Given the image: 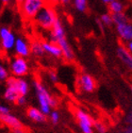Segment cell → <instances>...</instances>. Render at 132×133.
Returning a JSON list of instances; mask_svg holds the SVG:
<instances>
[{"label": "cell", "mask_w": 132, "mask_h": 133, "mask_svg": "<svg viewBox=\"0 0 132 133\" xmlns=\"http://www.w3.org/2000/svg\"><path fill=\"white\" fill-rule=\"evenodd\" d=\"M116 55L127 69L132 71V54L124 45H119L117 47Z\"/></svg>", "instance_id": "cell-14"}, {"label": "cell", "mask_w": 132, "mask_h": 133, "mask_svg": "<svg viewBox=\"0 0 132 133\" xmlns=\"http://www.w3.org/2000/svg\"><path fill=\"white\" fill-rule=\"evenodd\" d=\"M28 103V99H27V96H24V95H19V97L16 100L15 104L17 106H20V107H23V106L27 105Z\"/></svg>", "instance_id": "cell-26"}, {"label": "cell", "mask_w": 132, "mask_h": 133, "mask_svg": "<svg viewBox=\"0 0 132 133\" xmlns=\"http://www.w3.org/2000/svg\"><path fill=\"white\" fill-rule=\"evenodd\" d=\"M30 44V53L35 58H43L45 53L43 47V42L38 39H34L29 43Z\"/></svg>", "instance_id": "cell-16"}, {"label": "cell", "mask_w": 132, "mask_h": 133, "mask_svg": "<svg viewBox=\"0 0 132 133\" xmlns=\"http://www.w3.org/2000/svg\"><path fill=\"white\" fill-rule=\"evenodd\" d=\"M32 86L35 92L37 101H38L39 109L45 115L48 116L52 110L56 109L57 106L58 105V100L51 95L47 88L44 86V84L39 79L33 80Z\"/></svg>", "instance_id": "cell-1"}, {"label": "cell", "mask_w": 132, "mask_h": 133, "mask_svg": "<svg viewBox=\"0 0 132 133\" xmlns=\"http://www.w3.org/2000/svg\"><path fill=\"white\" fill-rule=\"evenodd\" d=\"M10 77V74L9 69L0 62V81H7Z\"/></svg>", "instance_id": "cell-22"}, {"label": "cell", "mask_w": 132, "mask_h": 133, "mask_svg": "<svg viewBox=\"0 0 132 133\" xmlns=\"http://www.w3.org/2000/svg\"><path fill=\"white\" fill-rule=\"evenodd\" d=\"M130 92H131V95H132V85L130 86Z\"/></svg>", "instance_id": "cell-36"}, {"label": "cell", "mask_w": 132, "mask_h": 133, "mask_svg": "<svg viewBox=\"0 0 132 133\" xmlns=\"http://www.w3.org/2000/svg\"><path fill=\"white\" fill-rule=\"evenodd\" d=\"M72 3L78 12H85L88 9V0H72Z\"/></svg>", "instance_id": "cell-20"}, {"label": "cell", "mask_w": 132, "mask_h": 133, "mask_svg": "<svg viewBox=\"0 0 132 133\" xmlns=\"http://www.w3.org/2000/svg\"><path fill=\"white\" fill-rule=\"evenodd\" d=\"M43 47L45 55H48V56L56 58V59L62 58V52H61V47L56 43L50 42L48 40L47 41H43Z\"/></svg>", "instance_id": "cell-15"}, {"label": "cell", "mask_w": 132, "mask_h": 133, "mask_svg": "<svg viewBox=\"0 0 132 133\" xmlns=\"http://www.w3.org/2000/svg\"><path fill=\"white\" fill-rule=\"evenodd\" d=\"M111 1H113V0H102V2L105 3V4H109Z\"/></svg>", "instance_id": "cell-35"}, {"label": "cell", "mask_w": 132, "mask_h": 133, "mask_svg": "<svg viewBox=\"0 0 132 133\" xmlns=\"http://www.w3.org/2000/svg\"><path fill=\"white\" fill-rule=\"evenodd\" d=\"M45 1H46V2H48V0H45Z\"/></svg>", "instance_id": "cell-37"}, {"label": "cell", "mask_w": 132, "mask_h": 133, "mask_svg": "<svg viewBox=\"0 0 132 133\" xmlns=\"http://www.w3.org/2000/svg\"><path fill=\"white\" fill-rule=\"evenodd\" d=\"M17 37L7 26L0 28V48L3 51L10 52L13 50Z\"/></svg>", "instance_id": "cell-6"}, {"label": "cell", "mask_w": 132, "mask_h": 133, "mask_svg": "<svg viewBox=\"0 0 132 133\" xmlns=\"http://www.w3.org/2000/svg\"><path fill=\"white\" fill-rule=\"evenodd\" d=\"M116 28V32L119 36V38L122 40L124 43H128L132 41V23L131 22H127V23L121 24L115 26Z\"/></svg>", "instance_id": "cell-11"}, {"label": "cell", "mask_w": 132, "mask_h": 133, "mask_svg": "<svg viewBox=\"0 0 132 133\" xmlns=\"http://www.w3.org/2000/svg\"><path fill=\"white\" fill-rule=\"evenodd\" d=\"M27 116L30 121L37 124L45 123L47 121V115L42 111L40 109L36 107H28L27 109Z\"/></svg>", "instance_id": "cell-13"}, {"label": "cell", "mask_w": 132, "mask_h": 133, "mask_svg": "<svg viewBox=\"0 0 132 133\" xmlns=\"http://www.w3.org/2000/svg\"><path fill=\"white\" fill-rule=\"evenodd\" d=\"M47 77H48V79L50 80L52 83L54 84H57L58 82V75L57 74L56 71L54 70H49L47 72Z\"/></svg>", "instance_id": "cell-25"}, {"label": "cell", "mask_w": 132, "mask_h": 133, "mask_svg": "<svg viewBox=\"0 0 132 133\" xmlns=\"http://www.w3.org/2000/svg\"><path fill=\"white\" fill-rule=\"evenodd\" d=\"M76 85L82 92L91 94L94 92L96 89V82L91 75L87 73H82L77 77Z\"/></svg>", "instance_id": "cell-7"}, {"label": "cell", "mask_w": 132, "mask_h": 133, "mask_svg": "<svg viewBox=\"0 0 132 133\" xmlns=\"http://www.w3.org/2000/svg\"><path fill=\"white\" fill-rule=\"evenodd\" d=\"M47 4L45 0H25L18 8L22 17L27 21H33L40 10Z\"/></svg>", "instance_id": "cell-3"}, {"label": "cell", "mask_w": 132, "mask_h": 133, "mask_svg": "<svg viewBox=\"0 0 132 133\" xmlns=\"http://www.w3.org/2000/svg\"><path fill=\"white\" fill-rule=\"evenodd\" d=\"M12 133H28V130L25 129V128H15V129H12Z\"/></svg>", "instance_id": "cell-28"}, {"label": "cell", "mask_w": 132, "mask_h": 133, "mask_svg": "<svg viewBox=\"0 0 132 133\" xmlns=\"http://www.w3.org/2000/svg\"><path fill=\"white\" fill-rule=\"evenodd\" d=\"M30 67L28 59L23 57L15 56L11 59L9 65V71L10 76L15 77H24L29 73Z\"/></svg>", "instance_id": "cell-5"}, {"label": "cell", "mask_w": 132, "mask_h": 133, "mask_svg": "<svg viewBox=\"0 0 132 133\" xmlns=\"http://www.w3.org/2000/svg\"><path fill=\"white\" fill-rule=\"evenodd\" d=\"M99 19H100L101 23L103 24L104 26H111L113 25L111 13H103Z\"/></svg>", "instance_id": "cell-21"}, {"label": "cell", "mask_w": 132, "mask_h": 133, "mask_svg": "<svg viewBox=\"0 0 132 133\" xmlns=\"http://www.w3.org/2000/svg\"><path fill=\"white\" fill-rule=\"evenodd\" d=\"M58 4H61L62 6H67L72 2V0H58Z\"/></svg>", "instance_id": "cell-29"}, {"label": "cell", "mask_w": 132, "mask_h": 133, "mask_svg": "<svg viewBox=\"0 0 132 133\" xmlns=\"http://www.w3.org/2000/svg\"><path fill=\"white\" fill-rule=\"evenodd\" d=\"M55 43L61 47V52H62V58L66 62H73L75 59V53L72 49L71 45H70V43L66 38V35L61 36L60 38L57 39V41Z\"/></svg>", "instance_id": "cell-9"}, {"label": "cell", "mask_w": 132, "mask_h": 133, "mask_svg": "<svg viewBox=\"0 0 132 133\" xmlns=\"http://www.w3.org/2000/svg\"><path fill=\"white\" fill-rule=\"evenodd\" d=\"M10 112V108L8 106L0 104V114H5V113Z\"/></svg>", "instance_id": "cell-27"}, {"label": "cell", "mask_w": 132, "mask_h": 133, "mask_svg": "<svg viewBox=\"0 0 132 133\" xmlns=\"http://www.w3.org/2000/svg\"><path fill=\"white\" fill-rule=\"evenodd\" d=\"M13 51L15 53V56L23 57V58L27 59L28 57H29L31 55L30 44L23 37H18L16 39Z\"/></svg>", "instance_id": "cell-10"}, {"label": "cell", "mask_w": 132, "mask_h": 133, "mask_svg": "<svg viewBox=\"0 0 132 133\" xmlns=\"http://www.w3.org/2000/svg\"><path fill=\"white\" fill-rule=\"evenodd\" d=\"M0 123L8 127L11 130L15 129V128H23V123L21 122L20 119L10 112L5 113V114H0Z\"/></svg>", "instance_id": "cell-12"}, {"label": "cell", "mask_w": 132, "mask_h": 133, "mask_svg": "<svg viewBox=\"0 0 132 133\" xmlns=\"http://www.w3.org/2000/svg\"><path fill=\"white\" fill-rule=\"evenodd\" d=\"M47 3H49V4H51V5L55 6L56 4H58V0H48V2Z\"/></svg>", "instance_id": "cell-33"}, {"label": "cell", "mask_w": 132, "mask_h": 133, "mask_svg": "<svg viewBox=\"0 0 132 133\" xmlns=\"http://www.w3.org/2000/svg\"><path fill=\"white\" fill-rule=\"evenodd\" d=\"M126 47H127V50H128V51H129L130 53L132 54V41L127 43V44H126Z\"/></svg>", "instance_id": "cell-30"}, {"label": "cell", "mask_w": 132, "mask_h": 133, "mask_svg": "<svg viewBox=\"0 0 132 133\" xmlns=\"http://www.w3.org/2000/svg\"><path fill=\"white\" fill-rule=\"evenodd\" d=\"M58 19L57 10H55L53 5L47 3L40 12L34 18V24L44 31H50L55 25L56 21Z\"/></svg>", "instance_id": "cell-2"}, {"label": "cell", "mask_w": 132, "mask_h": 133, "mask_svg": "<svg viewBox=\"0 0 132 133\" xmlns=\"http://www.w3.org/2000/svg\"><path fill=\"white\" fill-rule=\"evenodd\" d=\"M49 120H50V122L53 125H57V124L60 123V121H61V114H60V112H58L57 110H52V111H51L50 113H49Z\"/></svg>", "instance_id": "cell-23"}, {"label": "cell", "mask_w": 132, "mask_h": 133, "mask_svg": "<svg viewBox=\"0 0 132 133\" xmlns=\"http://www.w3.org/2000/svg\"><path fill=\"white\" fill-rule=\"evenodd\" d=\"M111 15H112V20H113V25H115V26L127 23V22L129 21L127 15L124 12L114 13V14H111Z\"/></svg>", "instance_id": "cell-19"}, {"label": "cell", "mask_w": 132, "mask_h": 133, "mask_svg": "<svg viewBox=\"0 0 132 133\" xmlns=\"http://www.w3.org/2000/svg\"><path fill=\"white\" fill-rule=\"evenodd\" d=\"M24 1H25V0H14V3L16 4V6H17V7H19V6H20L21 4L24 2Z\"/></svg>", "instance_id": "cell-34"}, {"label": "cell", "mask_w": 132, "mask_h": 133, "mask_svg": "<svg viewBox=\"0 0 132 133\" xmlns=\"http://www.w3.org/2000/svg\"><path fill=\"white\" fill-rule=\"evenodd\" d=\"M109 5V13L114 14V13H121L124 12V6L120 0H113L111 2L108 4Z\"/></svg>", "instance_id": "cell-18"}, {"label": "cell", "mask_w": 132, "mask_h": 133, "mask_svg": "<svg viewBox=\"0 0 132 133\" xmlns=\"http://www.w3.org/2000/svg\"><path fill=\"white\" fill-rule=\"evenodd\" d=\"M19 95H20L17 92V90L14 88V86L10 84H6V88L3 94V96L6 101H8L9 103H15Z\"/></svg>", "instance_id": "cell-17"}, {"label": "cell", "mask_w": 132, "mask_h": 133, "mask_svg": "<svg viewBox=\"0 0 132 133\" xmlns=\"http://www.w3.org/2000/svg\"><path fill=\"white\" fill-rule=\"evenodd\" d=\"M96 24H97V26H99V28H100V29H101V30H103V29H104V28L105 26H103V24L101 23V21H100V19H96Z\"/></svg>", "instance_id": "cell-31"}, {"label": "cell", "mask_w": 132, "mask_h": 133, "mask_svg": "<svg viewBox=\"0 0 132 133\" xmlns=\"http://www.w3.org/2000/svg\"><path fill=\"white\" fill-rule=\"evenodd\" d=\"M6 84H10L14 86V88L19 92V95H24V96H27L30 91V85L28 80L25 79L24 77H15L10 76L6 81Z\"/></svg>", "instance_id": "cell-8"}, {"label": "cell", "mask_w": 132, "mask_h": 133, "mask_svg": "<svg viewBox=\"0 0 132 133\" xmlns=\"http://www.w3.org/2000/svg\"><path fill=\"white\" fill-rule=\"evenodd\" d=\"M94 131H96L97 133H108V128L106 125L100 121H94Z\"/></svg>", "instance_id": "cell-24"}, {"label": "cell", "mask_w": 132, "mask_h": 133, "mask_svg": "<svg viewBox=\"0 0 132 133\" xmlns=\"http://www.w3.org/2000/svg\"><path fill=\"white\" fill-rule=\"evenodd\" d=\"M0 1H1V3L4 4V5H10V3H12L14 0H0Z\"/></svg>", "instance_id": "cell-32"}, {"label": "cell", "mask_w": 132, "mask_h": 133, "mask_svg": "<svg viewBox=\"0 0 132 133\" xmlns=\"http://www.w3.org/2000/svg\"><path fill=\"white\" fill-rule=\"evenodd\" d=\"M74 116L82 133H94V120L86 110L77 108L74 110Z\"/></svg>", "instance_id": "cell-4"}]
</instances>
